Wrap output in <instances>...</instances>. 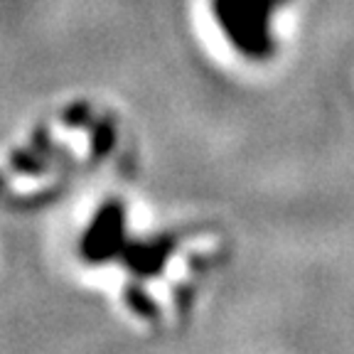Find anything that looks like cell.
Segmentation results:
<instances>
[{
  "mask_svg": "<svg viewBox=\"0 0 354 354\" xmlns=\"http://www.w3.org/2000/svg\"><path fill=\"white\" fill-rule=\"evenodd\" d=\"M281 0H212V10L221 32L249 59L273 55V17Z\"/></svg>",
  "mask_w": 354,
  "mask_h": 354,
  "instance_id": "cell-1",
  "label": "cell"
}]
</instances>
